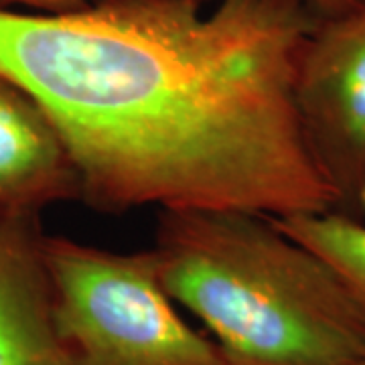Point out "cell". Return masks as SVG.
I'll return each mask as SVG.
<instances>
[{"label":"cell","mask_w":365,"mask_h":365,"mask_svg":"<svg viewBox=\"0 0 365 365\" xmlns=\"http://www.w3.org/2000/svg\"><path fill=\"white\" fill-rule=\"evenodd\" d=\"M292 98L307 148L335 195V211L355 217L365 181V2L335 16L317 14Z\"/></svg>","instance_id":"obj_4"},{"label":"cell","mask_w":365,"mask_h":365,"mask_svg":"<svg viewBox=\"0 0 365 365\" xmlns=\"http://www.w3.org/2000/svg\"><path fill=\"white\" fill-rule=\"evenodd\" d=\"M274 223L302 246L321 256L365 317V223L341 211L272 217Z\"/></svg>","instance_id":"obj_7"},{"label":"cell","mask_w":365,"mask_h":365,"mask_svg":"<svg viewBox=\"0 0 365 365\" xmlns=\"http://www.w3.org/2000/svg\"><path fill=\"white\" fill-rule=\"evenodd\" d=\"M81 201L78 170L49 116L0 76V215H41Z\"/></svg>","instance_id":"obj_6"},{"label":"cell","mask_w":365,"mask_h":365,"mask_svg":"<svg viewBox=\"0 0 365 365\" xmlns=\"http://www.w3.org/2000/svg\"><path fill=\"white\" fill-rule=\"evenodd\" d=\"M41 256L73 365H230L177 311L153 250L114 252L43 234Z\"/></svg>","instance_id":"obj_3"},{"label":"cell","mask_w":365,"mask_h":365,"mask_svg":"<svg viewBox=\"0 0 365 365\" xmlns=\"http://www.w3.org/2000/svg\"><path fill=\"white\" fill-rule=\"evenodd\" d=\"M357 365H365V359H364V361H359V364H357Z\"/></svg>","instance_id":"obj_11"},{"label":"cell","mask_w":365,"mask_h":365,"mask_svg":"<svg viewBox=\"0 0 365 365\" xmlns=\"http://www.w3.org/2000/svg\"><path fill=\"white\" fill-rule=\"evenodd\" d=\"M91 0H0V9L6 6H26L29 13H69L90 4Z\"/></svg>","instance_id":"obj_8"},{"label":"cell","mask_w":365,"mask_h":365,"mask_svg":"<svg viewBox=\"0 0 365 365\" xmlns=\"http://www.w3.org/2000/svg\"><path fill=\"white\" fill-rule=\"evenodd\" d=\"M359 215H365V181L361 182L357 199H355V217H359Z\"/></svg>","instance_id":"obj_10"},{"label":"cell","mask_w":365,"mask_h":365,"mask_svg":"<svg viewBox=\"0 0 365 365\" xmlns=\"http://www.w3.org/2000/svg\"><path fill=\"white\" fill-rule=\"evenodd\" d=\"M41 215H0V365H73L41 256Z\"/></svg>","instance_id":"obj_5"},{"label":"cell","mask_w":365,"mask_h":365,"mask_svg":"<svg viewBox=\"0 0 365 365\" xmlns=\"http://www.w3.org/2000/svg\"><path fill=\"white\" fill-rule=\"evenodd\" d=\"M197 4H207L211 0H195ZM314 14L319 16H335V14L347 13L351 11L355 6L364 4L365 0H302Z\"/></svg>","instance_id":"obj_9"},{"label":"cell","mask_w":365,"mask_h":365,"mask_svg":"<svg viewBox=\"0 0 365 365\" xmlns=\"http://www.w3.org/2000/svg\"><path fill=\"white\" fill-rule=\"evenodd\" d=\"M150 250L170 299L205 325L230 365L365 359V317L351 294L272 215L160 209Z\"/></svg>","instance_id":"obj_2"},{"label":"cell","mask_w":365,"mask_h":365,"mask_svg":"<svg viewBox=\"0 0 365 365\" xmlns=\"http://www.w3.org/2000/svg\"><path fill=\"white\" fill-rule=\"evenodd\" d=\"M314 21L302 0L0 9V76L49 116L98 211L325 213L337 201L292 98Z\"/></svg>","instance_id":"obj_1"}]
</instances>
